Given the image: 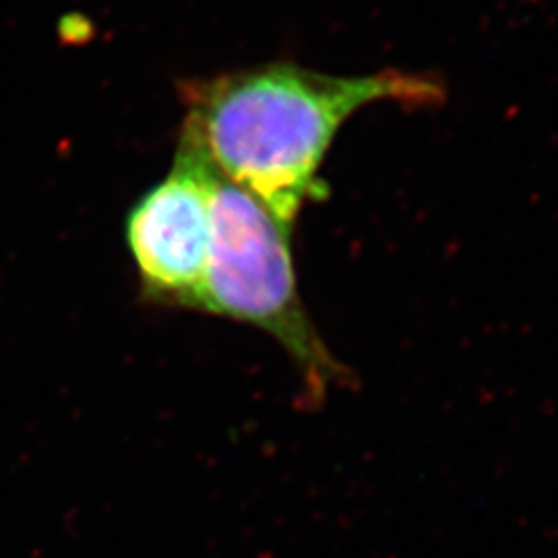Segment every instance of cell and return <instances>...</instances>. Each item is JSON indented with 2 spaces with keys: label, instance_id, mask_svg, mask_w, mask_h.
Returning <instances> with one entry per match:
<instances>
[{
  "label": "cell",
  "instance_id": "obj_3",
  "mask_svg": "<svg viewBox=\"0 0 558 558\" xmlns=\"http://www.w3.org/2000/svg\"><path fill=\"white\" fill-rule=\"evenodd\" d=\"M214 180V168L179 145L168 177L133 205L126 242L145 302L191 311L209 253Z\"/></svg>",
  "mask_w": 558,
  "mask_h": 558
},
{
  "label": "cell",
  "instance_id": "obj_1",
  "mask_svg": "<svg viewBox=\"0 0 558 558\" xmlns=\"http://www.w3.org/2000/svg\"><path fill=\"white\" fill-rule=\"evenodd\" d=\"M184 100L180 147L292 230L302 207L325 195L320 168L348 120L383 101L437 108L445 87L403 71L338 77L296 64H265L193 83Z\"/></svg>",
  "mask_w": 558,
  "mask_h": 558
},
{
  "label": "cell",
  "instance_id": "obj_2",
  "mask_svg": "<svg viewBox=\"0 0 558 558\" xmlns=\"http://www.w3.org/2000/svg\"><path fill=\"white\" fill-rule=\"evenodd\" d=\"M191 311L246 323L276 339L299 371L306 405H319L331 387L354 383L300 299L292 230L218 172L209 253Z\"/></svg>",
  "mask_w": 558,
  "mask_h": 558
}]
</instances>
